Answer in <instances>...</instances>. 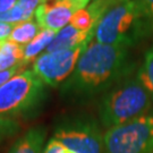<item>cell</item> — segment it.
Masks as SVG:
<instances>
[{"label": "cell", "instance_id": "cell-22", "mask_svg": "<svg viewBox=\"0 0 153 153\" xmlns=\"http://www.w3.org/2000/svg\"><path fill=\"white\" fill-rule=\"evenodd\" d=\"M125 1H128V0H114V2H115L116 5H118V4H121V2H125Z\"/></svg>", "mask_w": 153, "mask_h": 153}, {"label": "cell", "instance_id": "cell-1", "mask_svg": "<svg viewBox=\"0 0 153 153\" xmlns=\"http://www.w3.org/2000/svg\"><path fill=\"white\" fill-rule=\"evenodd\" d=\"M128 49L110 45L94 39L84 50L76 68L66 81L65 91L78 95H93L120 82L131 73Z\"/></svg>", "mask_w": 153, "mask_h": 153}, {"label": "cell", "instance_id": "cell-15", "mask_svg": "<svg viewBox=\"0 0 153 153\" xmlns=\"http://www.w3.org/2000/svg\"><path fill=\"white\" fill-rule=\"evenodd\" d=\"M19 131V125L16 120L11 118H1L0 117V143L6 138L15 135Z\"/></svg>", "mask_w": 153, "mask_h": 153}, {"label": "cell", "instance_id": "cell-14", "mask_svg": "<svg viewBox=\"0 0 153 153\" xmlns=\"http://www.w3.org/2000/svg\"><path fill=\"white\" fill-rule=\"evenodd\" d=\"M137 77L153 101V44L145 53L144 61L137 71Z\"/></svg>", "mask_w": 153, "mask_h": 153}, {"label": "cell", "instance_id": "cell-13", "mask_svg": "<svg viewBox=\"0 0 153 153\" xmlns=\"http://www.w3.org/2000/svg\"><path fill=\"white\" fill-rule=\"evenodd\" d=\"M22 64H24V47L6 41L0 51V71L10 69Z\"/></svg>", "mask_w": 153, "mask_h": 153}, {"label": "cell", "instance_id": "cell-3", "mask_svg": "<svg viewBox=\"0 0 153 153\" xmlns=\"http://www.w3.org/2000/svg\"><path fill=\"white\" fill-rule=\"evenodd\" d=\"M153 101L137 75L118 82L100 103V120L109 129L150 112Z\"/></svg>", "mask_w": 153, "mask_h": 153}, {"label": "cell", "instance_id": "cell-8", "mask_svg": "<svg viewBox=\"0 0 153 153\" xmlns=\"http://www.w3.org/2000/svg\"><path fill=\"white\" fill-rule=\"evenodd\" d=\"M92 0H51L40 6L35 13V19L41 28L59 32L67 26L77 11L86 8Z\"/></svg>", "mask_w": 153, "mask_h": 153}, {"label": "cell", "instance_id": "cell-9", "mask_svg": "<svg viewBox=\"0 0 153 153\" xmlns=\"http://www.w3.org/2000/svg\"><path fill=\"white\" fill-rule=\"evenodd\" d=\"M94 33H95V30L91 32H83L71 26V24H68L67 26L61 28L57 33L53 41L50 43L48 49L44 52H55L59 50L73 49L83 43L91 42L94 39Z\"/></svg>", "mask_w": 153, "mask_h": 153}, {"label": "cell", "instance_id": "cell-21", "mask_svg": "<svg viewBox=\"0 0 153 153\" xmlns=\"http://www.w3.org/2000/svg\"><path fill=\"white\" fill-rule=\"evenodd\" d=\"M19 0H0V13H7L17 5Z\"/></svg>", "mask_w": 153, "mask_h": 153}, {"label": "cell", "instance_id": "cell-12", "mask_svg": "<svg viewBox=\"0 0 153 153\" xmlns=\"http://www.w3.org/2000/svg\"><path fill=\"white\" fill-rule=\"evenodd\" d=\"M40 30H41V27L39 25L38 21L34 17L32 19L15 24L10 35L8 36V39L6 41L25 47L26 44L30 43L33 39L38 35Z\"/></svg>", "mask_w": 153, "mask_h": 153}, {"label": "cell", "instance_id": "cell-11", "mask_svg": "<svg viewBox=\"0 0 153 153\" xmlns=\"http://www.w3.org/2000/svg\"><path fill=\"white\" fill-rule=\"evenodd\" d=\"M56 31L48 30V28H41L38 35L33 39L28 44L24 47V64L27 65L28 62L34 61L40 55H42V51L48 49L50 43L53 41L57 35Z\"/></svg>", "mask_w": 153, "mask_h": 153}, {"label": "cell", "instance_id": "cell-6", "mask_svg": "<svg viewBox=\"0 0 153 153\" xmlns=\"http://www.w3.org/2000/svg\"><path fill=\"white\" fill-rule=\"evenodd\" d=\"M88 44L90 42L73 49L44 52L33 61V73L45 85L58 86L71 76L81 56Z\"/></svg>", "mask_w": 153, "mask_h": 153}, {"label": "cell", "instance_id": "cell-4", "mask_svg": "<svg viewBox=\"0 0 153 153\" xmlns=\"http://www.w3.org/2000/svg\"><path fill=\"white\" fill-rule=\"evenodd\" d=\"M44 84L33 71H23L0 86V117L11 118L35 108L44 97Z\"/></svg>", "mask_w": 153, "mask_h": 153}, {"label": "cell", "instance_id": "cell-16", "mask_svg": "<svg viewBox=\"0 0 153 153\" xmlns=\"http://www.w3.org/2000/svg\"><path fill=\"white\" fill-rule=\"evenodd\" d=\"M47 0H19L17 6L24 11L27 19H32L35 17V13L40 6L44 4Z\"/></svg>", "mask_w": 153, "mask_h": 153}, {"label": "cell", "instance_id": "cell-20", "mask_svg": "<svg viewBox=\"0 0 153 153\" xmlns=\"http://www.w3.org/2000/svg\"><path fill=\"white\" fill-rule=\"evenodd\" d=\"M13 28H14L13 24L0 23V40H7L8 36L10 35Z\"/></svg>", "mask_w": 153, "mask_h": 153}, {"label": "cell", "instance_id": "cell-19", "mask_svg": "<svg viewBox=\"0 0 153 153\" xmlns=\"http://www.w3.org/2000/svg\"><path fill=\"white\" fill-rule=\"evenodd\" d=\"M144 9L146 13V16L149 18V22L151 24V27L153 31V0H142Z\"/></svg>", "mask_w": 153, "mask_h": 153}, {"label": "cell", "instance_id": "cell-5", "mask_svg": "<svg viewBox=\"0 0 153 153\" xmlns=\"http://www.w3.org/2000/svg\"><path fill=\"white\" fill-rule=\"evenodd\" d=\"M103 153H153V112L107 129Z\"/></svg>", "mask_w": 153, "mask_h": 153}, {"label": "cell", "instance_id": "cell-10", "mask_svg": "<svg viewBox=\"0 0 153 153\" xmlns=\"http://www.w3.org/2000/svg\"><path fill=\"white\" fill-rule=\"evenodd\" d=\"M45 131L32 128L17 141L8 153H43Z\"/></svg>", "mask_w": 153, "mask_h": 153}, {"label": "cell", "instance_id": "cell-2", "mask_svg": "<svg viewBox=\"0 0 153 153\" xmlns=\"http://www.w3.org/2000/svg\"><path fill=\"white\" fill-rule=\"evenodd\" d=\"M153 34L142 0H128L111 7L99 22L94 40L99 43L131 48Z\"/></svg>", "mask_w": 153, "mask_h": 153}, {"label": "cell", "instance_id": "cell-7", "mask_svg": "<svg viewBox=\"0 0 153 153\" xmlns=\"http://www.w3.org/2000/svg\"><path fill=\"white\" fill-rule=\"evenodd\" d=\"M53 138L76 153L103 151V136L98 126L91 121H75L61 126L56 131Z\"/></svg>", "mask_w": 153, "mask_h": 153}, {"label": "cell", "instance_id": "cell-17", "mask_svg": "<svg viewBox=\"0 0 153 153\" xmlns=\"http://www.w3.org/2000/svg\"><path fill=\"white\" fill-rule=\"evenodd\" d=\"M43 153H76L74 151L66 148L64 144H61L59 141H57L56 138H51L49 142L47 143V145L44 146Z\"/></svg>", "mask_w": 153, "mask_h": 153}, {"label": "cell", "instance_id": "cell-18", "mask_svg": "<svg viewBox=\"0 0 153 153\" xmlns=\"http://www.w3.org/2000/svg\"><path fill=\"white\" fill-rule=\"evenodd\" d=\"M26 65H22L16 66L14 68H10V69H6V71H0V86H2L5 83H7L10 78H13L14 76H16L17 74H19L21 71H23L24 67Z\"/></svg>", "mask_w": 153, "mask_h": 153}, {"label": "cell", "instance_id": "cell-24", "mask_svg": "<svg viewBox=\"0 0 153 153\" xmlns=\"http://www.w3.org/2000/svg\"><path fill=\"white\" fill-rule=\"evenodd\" d=\"M47 1H51V0H47Z\"/></svg>", "mask_w": 153, "mask_h": 153}, {"label": "cell", "instance_id": "cell-23", "mask_svg": "<svg viewBox=\"0 0 153 153\" xmlns=\"http://www.w3.org/2000/svg\"><path fill=\"white\" fill-rule=\"evenodd\" d=\"M6 40H0V51L2 49V47H4V44H5Z\"/></svg>", "mask_w": 153, "mask_h": 153}]
</instances>
